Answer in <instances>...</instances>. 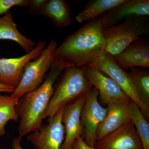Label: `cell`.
<instances>
[{
    "instance_id": "3",
    "label": "cell",
    "mask_w": 149,
    "mask_h": 149,
    "mask_svg": "<svg viewBox=\"0 0 149 149\" xmlns=\"http://www.w3.org/2000/svg\"><path fill=\"white\" fill-rule=\"evenodd\" d=\"M44 115V119L53 116L66 105L85 95L93 87L84 73L83 68L70 67L63 70Z\"/></svg>"
},
{
    "instance_id": "20",
    "label": "cell",
    "mask_w": 149,
    "mask_h": 149,
    "mask_svg": "<svg viewBox=\"0 0 149 149\" xmlns=\"http://www.w3.org/2000/svg\"><path fill=\"white\" fill-rule=\"evenodd\" d=\"M128 72L141 100L149 107V71L147 68L134 67Z\"/></svg>"
},
{
    "instance_id": "10",
    "label": "cell",
    "mask_w": 149,
    "mask_h": 149,
    "mask_svg": "<svg viewBox=\"0 0 149 149\" xmlns=\"http://www.w3.org/2000/svg\"><path fill=\"white\" fill-rule=\"evenodd\" d=\"M83 69L85 77L98 91L102 103L108 106L113 103L131 101L119 85L105 73L88 66Z\"/></svg>"
},
{
    "instance_id": "7",
    "label": "cell",
    "mask_w": 149,
    "mask_h": 149,
    "mask_svg": "<svg viewBox=\"0 0 149 149\" xmlns=\"http://www.w3.org/2000/svg\"><path fill=\"white\" fill-rule=\"evenodd\" d=\"M99 92L93 87L85 94L86 98L81 111L80 120L84 141L94 148L97 142L96 133L98 127L103 120L107 112L98 102Z\"/></svg>"
},
{
    "instance_id": "16",
    "label": "cell",
    "mask_w": 149,
    "mask_h": 149,
    "mask_svg": "<svg viewBox=\"0 0 149 149\" xmlns=\"http://www.w3.org/2000/svg\"><path fill=\"white\" fill-rule=\"evenodd\" d=\"M38 15L49 19L57 28L68 27L72 22L70 5L65 0H45Z\"/></svg>"
},
{
    "instance_id": "11",
    "label": "cell",
    "mask_w": 149,
    "mask_h": 149,
    "mask_svg": "<svg viewBox=\"0 0 149 149\" xmlns=\"http://www.w3.org/2000/svg\"><path fill=\"white\" fill-rule=\"evenodd\" d=\"M95 149H143L142 142L130 120L96 142Z\"/></svg>"
},
{
    "instance_id": "5",
    "label": "cell",
    "mask_w": 149,
    "mask_h": 149,
    "mask_svg": "<svg viewBox=\"0 0 149 149\" xmlns=\"http://www.w3.org/2000/svg\"><path fill=\"white\" fill-rule=\"evenodd\" d=\"M58 46L57 42L55 40H51L47 47L37 59L27 63L24 66L20 83L11 94V97L19 99L42 84L47 72L54 63V54Z\"/></svg>"
},
{
    "instance_id": "25",
    "label": "cell",
    "mask_w": 149,
    "mask_h": 149,
    "mask_svg": "<svg viewBox=\"0 0 149 149\" xmlns=\"http://www.w3.org/2000/svg\"><path fill=\"white\" fill-rule=\"evenodd\" d=\"M15 88L0 83V93H12L14 91Z\"/></svg>"
},
{
    "instance_id": "2",
    "label": "cell",
    "mask_w": 149,
    "mask_h": 149,
    "mask_svg": "<svg viewBox=\"0 0 149 149\" xmlns=\"http://www.w3.org/2000/svg\"><path fill=\"white\" fill-rule=\"evenodd\" d=\"M64 69L54 63L40 87L21 97L16 106L20 118L18 139L40 129L42 125L44 115L52 96L54 85Z\"/></svg>"
},
{
    "instance_id": "12",
    "label": "cell",
    "mask_w": 149,
    "mask_h": 149,
    "mask_svg": "<svg viewBox=\"0 0 149 149\" xmlns=\"http://www.w3.org/2000/svg\"><path fill=\"white\" fill-rule=\"evenodd\" d=\"M85 98V94L68 104L63 109L62 122L65 136L60 149H69L75 139L83 136L80 115Z\"/></svg>"
},
{
    "instance_id": "18",
    "label": "cell",
    "mask_w": 149,
    "mask_h": 149,
    "mask_svg": "<svg viewBox=\"0 0 149 149\" xmlns=\"http://www.w3.org/2000/svg\"><path fill=\"white\" fill-rule=\"evenodd\" d=\"M127 0H91L85 8L76 15L79 23L91 21L102 16L115 8L124 3Z\"/></svg>"
},
{
    "instance_id": "15",
    "label": "cell",
    "mask_w": 149,
    "mask_h": 149,
    "mask_svg": "<svg viewBox=\"0 0 149 149\" xmlns=\"http://www.w3.org/2000/svg\"><path fill=\"white\" fill-rule=\"evenodd\" d=\"M115 61L123 69L149 68V42L143 38L133 42L118 55Z\"/></svg>"
},
{
    "instance_id": "21",
    "label": "cell",
    "mask_w": 149,
    "mask_h": 149,
    "mask_svg": "<svg viewBox=\"0 0 149 149\" xmlns=\"http://www.w3.org/2000/svg\"><path fill=\"white\" fill-rule=\"evenodd\" d=\"M131 120L141 139L143 149H149V124L137 104L130 101Z\"/></svg>"
},
{
    "instance_id": "4",
    "label": "cell",
    "mask_w": 149,
    "mask_h": 149,
    "mask_svg": "<svg viewBox=\"0 0 149 149\" xmlns=\"http://www.w3.org/2000/svg\"><path fill=\"white\" fill-rule=\"evenodd\" d=\"M148 17L135 16L116 26L104 29L106 42L105 52L113 57L118 55L133 42L149 34Z\"/></svg>"
},
{
    "instance_id": "19",
    "label": "cell",
    "mask_w": 149,
    "mask_h": 149,
    "mask_svg": "<svg viewBox=\"0 0 149 149\" xmlns=\"http://www.w3.org/2000/svg\"><path fill=\"white\" fill-rule=\"evenodd\" d=\"M19 99L10 95L0 96V138L5 135V126L9 121H18L16 106Z\"/></svg>"
},
{
    "instance_id": "6",
    "label": "cell",
    "mask_w": 149,
    "mask_h": 149,
    "mask_svg": "<svg viewBox=\"0 0 149 149\" xmlns=\"http://www.w3.org/2000/svg\"><path fill=\"white\" fill-rule=\"evenodd\" d=\"M88 66L101 70L109 76L131 100L137 104L145 118L149 119V107L141 100L128 72L117 64L112 56L104 52Z\"/></svg>"
},
{
    "instance_id": "8",
    "label": "cell",
    "mask_w": 149,
    "mask_h": 149,
    "mask_svg": "<svg viewBox=\"0 0 149 149\" xmlns=\"http://www.w3.org/2000/svg\"><path fill=\"white\" fill-rule=\"evenodd\" d=\"M64 107L52 117L48 118V124L27 136L35 149H60L64 141L65 131L62 122Z\"/></svg>"
},
{
    "instance_id": "14",
    "label": "cell",
    "mask_w": 149,
    "mask_h": 149,
    "mask_svg": "<svg viewBox=\"0 0 149 149\" xmlns=\"http://www.w3.org/2000/svg\"><path fill=\"white\" fill-rule=\"evenodd\" d=\"M130 102L113 103L107 106L106 115L97 129V141L112 133L131 120Z\"/></svg>"
},
{
    "instance_id": "22",
    "label": "cell",
    "mask_w": 149,
    "mask_h": 149,
    "mask_svg": "<svg viewBox=\"0 0 149 149\" xmlns=\"http://www.w3.org/2000/svg\"><path fill=\"white\" fill-rule=\"evenodd\" d=\"M29 0H0V16L5 14L14 6L27 7Z\"/></svg>"
},
{
    "instance_id": "9",
    "label": "cell",
    "mask_w": 149,
    "mask_h": 149,
    "mask_svg": "<svg viewBox=\"0 0 149 149\" xmlns=\"http://www.w3.org/2000/svg\"><path fill=\"white\" fill-rule=\"evenodd\" d=\"M46 46L45 42L40 41L35 49L26 55L15 58H0V83L16 88L23 76L24 66L37 59Z\"/></svg>"
},
{
    "instance_id": "26",
    "label": "cell",
    "mask_w": 149,
    "mask_h": 149,
    "mask_svg": "<svg viewBox=\"0 0 149 149\" xmlns=\"http://www.w3.org/2000/svg\"><path fill=\"white\" fill-rule=\"evenodd\" d=\"M20 141L18 138H15L13 139L12 143L13 149H23L20 145ZM0 149H7L4 148H0Z\"/></svg>"
},
{
    "instance_id": "13",
    "label": "cell",
    "mask_w": 149,
    "mask_h": 149,
    "mask_svg": "<svg viewBox=\"0 0 149 149\" xmlns=\"http://www.w3.org/2000/svg\"><path fill=\"white\" fill-rule=\"evenodd\" d=\"M149 15V0H127L102 15L104 29L116 26L135 16Z\"/></svg>"
},
{
    "instance_id": "24",
    "label": "cell",
    "mask_w": 149,
    "mask_h": 149,
    "mask_svg": "<svg viewBox=\"0 0 149 149\" xmlns=\"http://www.w3.org/2000/svg\"><path fill=\"white\" fill-rule=\"evenodd\" d=\"M69 149H95L94 148L88 146L85 143L84 139L79 137L75 139Z\"/></svg>"
},
{
    "instance_id": "1",
    "label": "cell",
    "mask_w": 149,
    "mask_h": 149,
    "mask_svg": "<svg viewBox=\"0 0 149 149\" xmlns=\"http://www.w3.org/2000/svg\"><path fill=\"white\" fill-rule=\"evenodd\" d=\"M104 29L101 16L67 36L54 53L55 63L64 69L85 67L93 63L105 50Z\"/></svg>"
},
{
    "instance_id": "17",
    "label": "cell",
    "mask_w": 149,
    "mask_h": 149,
    "mask_svg": "<svg viewBox=\"0 0 149 149\" xmlns=\"http://www.w3.org/2000/svg\"><path fill=\"white\" fill-rule=\"evenodd\" d=\"M0 40H8L15 42L27 54L32 52L36 42L27 38L19 32L10 10L0 17Z\"/></svg>"
},
{
    "instance_id": "23",
    "label": "cell",
    "mask_w": 149,
    "mask_h": 149,
    "mask_svg": "<svg viewBox=\"0 0 149 149\" xmlns=\"http://www.w3.org/2000/svg\"><path fill=\"white\" fill-rule=\"evenodd\" d=\"M45 0H29V12L30 15H38V12Z\"/></svg>"
}]
</instances>
